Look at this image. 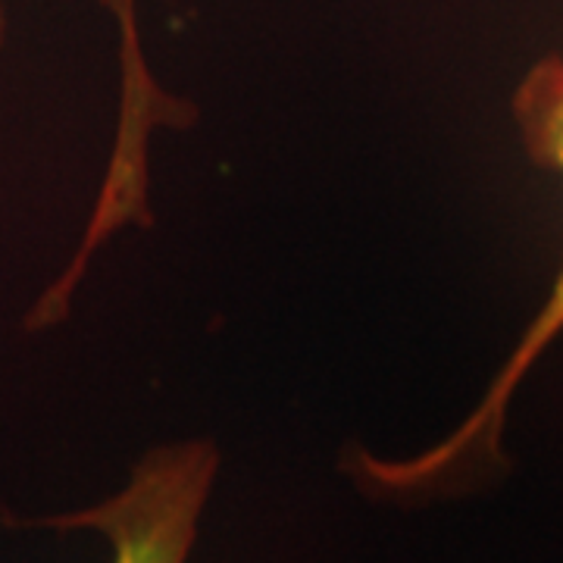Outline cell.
<instances>
[{"label":"cell","mask_w":563,"mask_h":563,"mask_svg":"<svg viewBox=\"0 0 563 563\" xmlns=\"http://www.w3.org/2000/svg\"><path fill=\"white\" fill-rule=\"evenodd\" d=\"M514 120L520 125L529 161L563 176V57L551 54L536 63L514 95ZM563 332V266L551 285L536 320L526 325L520 344L504 361L501 373L488 385L479 407L435 448L407 461H383L373 454H357L347 473L369 492L383 498H413L435 495L444 485L501 461L504 417L514 391L520 388L532 363L548 351Z\"/></svg>","instance_id":"1"},{"label":"cell","mask_w":563,"mask_h":563,"mask_svg":"<svg viewBox=\"0 0 563 563\" xmlns=\"http://www.w3.org/2000/svg\"><path fill=\"white\" fill-rule=\"evenodd\" d=\"M217 473L220 451L213 442L161 444L132 463L117 495L47 517L41 526L98 532L110 544V563H188Z\"/></svg>","instance_id":"2"},{"label":"cell","mask_w":563,"mask_h":563,"mask_svg":"<svg viewBox=\"0 0 563 563\" xmlns=\"http://www.w3.org/2000/svg\"><path fill=\"white\" fill-rule=\"evenodd\" d=\"M103 7L120 22V66H122V107L120 125L110 166L101 191L110 201L132 203L147 195V135L154 125L181 129L195 120L191 103L169 98L151 79L141 54L139 0H103Z\"/></svg>","instance_id":"3"},{"label":"cell","mask_w":563,"mask_h":563,"mask_svg":"<svg viewBox=\"0 0 563 563\" xmlns=\"http://www.w3.org/2000/svg\"><path fill=\"white\" fill-rule=\"evenodd\" d=\"M0 41H3V7H0Z\"/></svg>","instance_id":"4"}]
</instances>
